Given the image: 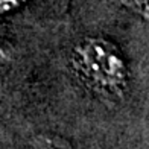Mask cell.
Wrapping results in <instances>:
<instances>
[{
    "instance_id": "cell-1",
    "label": "cell",
    "mask_w": 149,
    "mask_h": 149,
    "mask_svg": "<svg viewBox=\"0 0 149 149\" xmlns=\"http://www.w3.org/2000/svg\"><path fill=\"white\" fill-rule=\"evenodd\" d=\"M73 69L102 96H122L126 88L128 67L116 44L102 37H85L72 50Z\"/></svg>"
},
{
    "instance_id": "cell-2",
    "label": "cell",
    "mask_w": 149,
    "mask_h": 149,
    "mask_svg": "<svg viewBox=\"0 0 149 149\" xmlns=\"http://www.w3.org/2000/svg\"><path fill=\"white\" fill-rule=\"evenodd\" d=\"M33 149H72V148L63 137L43 134V135L35 137V140H33Z\"/></svg>"
},
{
    "instance_id": "cell-3",
    "label": "cell",
    "mask_w": 149,
    "mask_h": 149,
    "mask_svg": "<svg viewBox=\"0 0 149 149\" xmlns=\"http://www.w3.org/2000/svg\"><path fill=\"white\" fill-rule=\"evenodd\" d=\"M119 2L134 14L143 17L145 20L148 18V0H119Z\"/></svg>"
},
{
    "instance_id": "cell-4",
    "label": "cell",
    "mask_w": 149,
    "mask_h": 149,
    "mask_svg": "<svg viewBox=\"0 0 149 149\" xmlns=\"http://www.w3.org/2000/svg\"><path fill=\"white\" fill-rule=\"evenodd\" d=\"M14 56H15V52L12 49V46L8 43L0 41V69L9 65L14 61Z\"/></svg>"
},
{
    "instance_id": "cell-5",
    "label": "cell",
    "mask_w": 149,
    "mask_h": 149,
    "mask_svg": "<svg viewBox=\"0 0 149 149\" xmlns=\"http://www.w3.org/2000/svg\"><path fill=\"white\" fill-rule=\"evenodd\" d=\"M29 0H0V15L9 14L17 9H20L24 3H28Z\"/></svg>"
}]
</instances>
